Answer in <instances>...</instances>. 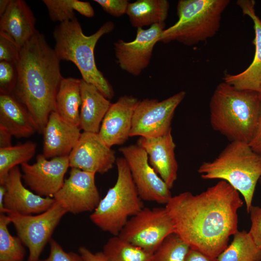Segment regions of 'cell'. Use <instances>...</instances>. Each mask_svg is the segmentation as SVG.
Returning a JSON list of instances; mask_svg holds the SVG:
<instances>
[{"mask_svg":"<svg viewBox=\"0 0 261 261\" xmlns=\"http://www.w3.org/2000/svg\"><path fill=\"white\" fill-rule=\"evenodd\" d=\"M243 204L239 192L220 180L199 194L172 196L165 207L176 234L191 248L217 258L238 231L237 211Z\"/></svg>","mask_w":261,"mask_h":261,"instance_id":"1","label":"cell"},{"mask_svg":"<svg viewBox=\"0 0 261 261\" xmlns=\"http://www.w3.org/2000/svg\"><path fill=\"white\" fill-rule=\"evenodd\" d=\"M18 76L12 93L32 116L43 132L55 111L57 93L63 79L60 60L44 34L37 31L21 48L16 63Z\"/></svg>","mask_w":261,"mask_h":261,"instance_id":"2","label":"cell"},{"mask_svg":"<svg viewBox=\"0 0 261 261\" xmlns=\"http://www.w3.org/2000/svg\"><path fill=\"white\" fill-rule=\"evenodd\" d=\"M260 104V92L239 90L221 83L209 103L211 126L230 142L249 144L256 127Z\"/></svg>","mask_w":261,"mask_h":261,"instance_id":"3","label":"cell"},{"mask_svg":"<svg viewBox=\"0 0 261 261\" xmlns=\"http://www.w3.org/2000/svg\"><path fill=\"white\" fill-rule=\"evenodd\" d=\"M114 23L108 21L89 36L85 35L76 17L59 23L54 30L55 52L59 60L70 61L78 69L85 82L93 85L109 100L115 95L112 86L98 69L94 56L97 43L112 31Z\"/></svg>","mask_w":261,"mask_h":261,"instance_id":"4","label":"cell"},{"mask_svg":"<svg viewBox=\"0 0 261 261\" xmlns=\"http://www.w3.org/2000/svg\"><path fill=\"white\" fill-rule=\"evenodd\" d=\"M198 172L203 179H218L228 183L242 195L249 213L261 177V155L248 144L230 142L215 159L203 162Z\"/></svg>","mask_w":261,"mask_h":261,"instance_id":"5","label":"cell"},{"mask_svg":"<svg viewBox=\"0 0 261 261\" xmlns=\"http://www.w3.org/2000/svg\"><path fill=\"white\" fill-rule=\"evenodd\" d=\"M229 0H180L177 21L164 29L159 42L177 41L191 46L213 37L219 30L221 15Z\"/></svg>","mask_w":261,"mask_h":261,"instance_id":"6","label":"cell"},{"mask_svg":"<svg viewBox=\"0 0 261 261\" xmlns=\"http://www.w3.org/2000/svg\"><path fill=\"white\" fill-rule=\"evenodd\" d=\"M117 177L90 215V220L102 231L118 236L129 219L144 207L123 157L116 159Z\"/></svg>","mask_w":261,"mask_h":261,"instance_id":"7","label":"cell"},{"mask_svg":"<svg viewBox=\"0 0 261 261\" xmlns=\"http://www.w3.org/2000/svg\"><path fill=\"white\" fill-rule=\"evenodd\" d=\"M174 233V225L165 207H144L129 219L118 236L153 253Z\"/></svg>","mask_w":261,"mask_h":261,"instance_id":"8","label":"cell"},{"mask_svg":"<svg viewBox=\"0 0 261 261\" xmlns=\"http://www.w3.org/2000/svg\"><path fill=\"white\" fill-rule=\"evenodd\" d=\"M67 211L58 203L36 215H24L10 212V218L17 236L29 249L27 261H39L46 245Z\"/></svg>","mask_w":261,"mask_h":261,"instance_id":"9","label":"cell"},{"mask_svg":"<svg viewBox=\"0 0 261 261\" xmlns=\"http://www.w3.org/2000/svg\"><path fill=\"white\" fill-rule=\"evenodd\" d=\"M185 96V91H181L161 101L139 100L133 113L130 137L154 138L166 133L171 130L175 110Z\"/></svg>","mask_w":261,"mask_h":261,"instance_id":"10","label":"cell"},{"mask_svg":"<svg viewBox=\"0 0 261 261\" xmlns=\"http://www.w3.org/2000/svg\"><path fill=\"white\" fill-rule=\"evenodd\" d=\"M119 150L128 165L141 199L166 205L172 197L171 189L150 165L144 149L136 144Z\"/></svg>","mask_w":261,"mask_h":261,"instance_id":"11","label":"cell"},{"mask_svg":"<svg viewBox=\"0 0 261 261\" xmlns=\"http://www.w3.org/2000/svg\"><path fill=\"white\" fill-rule=\"evenodd\" d=\"M95 173L72 168L69 177L53 198L68 212H92L101 199L95 183Z\"/></svg>","mask_w":261,"mask_h":261,"instance_id":"12","label":"cell"},{"mask_svg":"<svg viewBox=\"0 0 261 261\" xmlns=\"http://www.w3.org/2000/svg\"><path fill=\"white\" fill-rule=\"evenodd\" d=\"M164 27L155 24L145 29L139 28L133 41L128 42L120 39L115 42V54L120 68L138 76L148 66L154 46L159 42Z\"/></svg>","mask_w":261,"mask_h":261,"instance_id":"13","label":"cell"},{"mask_svg":"<svg viewBox=\"0 0 261 261\" xmlns=\"http://www.w3.org/2000/svg\"><path fill=\"white\" fill-rule=\"evenodd\" d=\"M22 179L35 194L53 198L64 182L65 174L70 167L68 156L57 157L48 160L39 154L36 161L21 165Z\"/></svg>","mask_w":261,"mask_h":261,"instance_id":"14","label":"cell"},{"mask_svg":"<svg viewBox=\"0 0 261 261\" xmlns=\"http://www.w3.org/2000/svg\"><path fill=\"white\" fill-rule=\"evenodd\" d=\"M69 166L95 174H104L113 167L115 152L98 133L84 131L68 156Z\"/></svg>","mask_w":261,"mask_h":261,"instance_id":"15","label":"cell"},{"mask_svg":"<svg viewBox=\"0 0 261 261\" xmlns=\"http://www.w3.org/2000/svg\"><path fill=\"white\" fill-rule=\"evenodd\" d=\"M3 184L5 188L4 206L7 213L38 214L47 210L55 202L53 198L42 197L26 188L18 166L10 170Z\"/></svg>","mask_w":261,"mask_h":261,"instance_id":"16","label":"cell"},{"mask_svg":"<svg viewBox=\"0 0 261 261\" xmlns=\"http://www.w3.org/2000/svg\"><path fill=\"white\" fill-rule=\"evenodd\" d=\"M139 101L132 95H125L111 103L98 133L109 147L123 144L130 137L133 115Z\"/></svg>","mask_w":261,"mask_h":261,"instance_id":"17","label":"cell"},{"mask_svg":"<svg viewBox=\"0 0 261 261\" xmlns=\"http://www.w3.org/2000/svg\"><path fill=\"white\" fill-rule=\"evenodd\" d=\"M137 144L147 153L149 162L155 171L172 188L177 177L178 163L171 130L158 137H140Z\"/></svg>","mask_w":261,"mask_h":261,"instance_id":"18","label":"cell"},{"mask_svg":"<svg viewBox=\"0 0 261 261\" xmlns=\"http://www.w3.org/2000/svg\"><path fill=\"white\" fill-rule=\"evenodd\" d=\"M237 4L243 14L248 16L253 21L255 37L252 43L255 45L254 58L250 65L244 71L236 74H225L224 82L239 90L261 92V20L255 10L253 0H238Z\"/></svg>","mask_w":261,"mask_h":261,"instance_id":"19","label":"cell"},{"mask_svg":"<svg viewBox=\"0 0 261 261\" xmlns=\"http://www.w3.org/2000/svg\"><path fill=\"white\" fill-rule=\"evenodd\" d=\"M80 128L63 119L55 111L43 130V155L47 159L69 156L81 135Z\"/></svg>","mask_w":261,"mask_h":261,"instance_id":"20","label":"cell"},{"mask_svg":"<svg viewBox=\"0 0 261 261\" xmlns=\"http://www.w3.org/2000/svg\"><path fill=\"white\" fill-rule=\"evenodd\" d=\"M32 11L23 0H11L0 16V31L9 35L21 48L37 30Z\"/></svg>","mask_w":261,"mask_h":261,"instance_id":"21","label":"cell"},{"mask_svg":"<svg viewBox=\"0 0 261 261\" xmlns=\"http://www.w3.org/2000/svg\"><path fill=\"white\" fill-rule=\"evenodd\" d=\"M0 128L16 138H27L38 131L29 111L12 94L0 95Z\"/></svg>","mask_w":261,"mask_h":261,"instance_id":"22","label":"cell"},{"mask_svg":"<svg viewBox=\"0 0 261 261\" xmlns=\"http://www.w3.org/2000/svg\"><path fill=\"white\" fill-rule=\"evenodd\" d=\"M80 88L79 127L84 131L98 133L111 103L96 87L82 79Z\"/></svg>","mask_w":261,"mask_h":261,"instance_id":"23","label":"cell"},{"mask_svg":"<svg viewBox=\"0 0 261 261\" xmlns=\"http://www.w3.org/2000/svg\"><path fill=\"white\" fill-rule=\"evenodd\" d=\"M81 79L63 78L55 101V111L64 120L79 127L82 104Z\"/></svg>","mask_w":261,"mask_h":261,"instance_id":"24","label":"cell"},{"mask_svg":"<svg viewBox=\"0 0 261 261\" xmlns=\"http://www.w3.org/2000/svg\"><path fill=\"white\" fill-rule=\"evenodd\" d=\"M169 7L166 0H137L129 3L126 14L137 29L155 24L165 26Z\"/></svg>","mask_w":261,"mask_h":261,"instance_id":"25","label":"cell"},{"mask_svg":"<svg viewBox=\"0 0 261 261\" xmlns=\"http://www.w3.org/2000/svg\"><path fill=\"white\" fill-rule=\"evenodd\" d=\"M218 261H261V250L248 232L238 231L230 245L218 257Z\"/></svg>","mask_w":261,"mask_h":261,"instance_id":"26","label":"cell"},{"mask_svg":"<svg viewBox=\"0 0 261 261\" xmlns=\"http://www.w3.org/2000/svg\"><path fill=\"white\" fill-rule=\"evenodd\" d=\"M48 12L49 16L53 22L60 23L73 19L74 11L87 17L94 15V9L88 2L78 0H43Z\"/></svg>","mask_w":261,"mask_h":261,"instance_id":"27","label":"cell"},{"mask_svg":"<svg viewBox=\"0 0 261 261\" xmlns=\"http://www.w3.org/2000/svg\"><path fill=\"white\" fill-rule=\"evenodd\" d=\"M36 144L31 141L0 148V184H3L9 172L18 164L28 163L34 156Z\"/></svg>","mask_w":261,"mask_h":261,"instance_id":"28","label":"cell"},{"mask_svg":"<svg viewBox=\"0 0 261 261\" xmlns=\"http://www.w3.org/2000/svg\"><path fill=\"white\" fill-rule=\"evenodd\" d=\"M102 252L109 261H152L153 255L118 236H113L107 240Z\"/></svg>","mask_w":261,"mask_h":261,"instance_id":"29","label":"cell"},{"mask_svg":"<svg viewBox=\"0 0 261 261\" xmlns=\"http://www.w3.org/2000/svg\"><path fill=\"white\" fill-rule=\"evenodd\" d=\"M11 223L9 217L0 215V261H23L26 251L18 236L12 235L8 226Z\"/></svg>","mask_w":261,"mask_h":261,"instance_id":"30","label":"cell"},{"mask_svg":"<svg viewBox=\"0 0 261 261\" xmlns=\"http://www.w3.org/2000/svg\"><path fill=\"white\" fill-rule=\"evenodd\" d=\"M189 246L175 233L169 235L153 253L152 261H185Z\"/></svg>","mask_w":261,"mask_h":261,"instance_id":"31","label":"cell"},{"mask_svg":"<svg viewBox=\"0 0 261 261\" xmlns=\"http://www.w3.org/2000/svg\"><path fill=\"white\" fill-rule=\"evenodd\" d=\"M18 73L16 64L6 61H0V94H12L15 87Z\"/></svg>","mask_w":261,"mask_h":261,"instance_id":"32","label":"cell"},{"mask_svg":"<svg viewBox=\"0 0 261 261\" xmlns=\"http://www.w3.org/2000/svg\"><path fill=\"white\" fill-rule=\"evenodd\" d=\"M21 47L7 34L0 31V61H6L16 64Z\"/></svg>","mask_w":261,"mask_h":261,"instance_id":"33","label":"cell"},{"mask_svg":"<svg viewBox=\"0 0 261 261\" xmlns=\"http://www.w3.org/2000/svg\"><path fill=\"white\" fill-rule=\"evenodd\" d=\"M49 243L50 249L49 256L39 261H83L79 254L66 252L55 240L51 239Z\"/></svg>","mask_w":261,"mask_h":261,"instance_id":"34","label":"cell"},{"mask_svg":"<svg viewBox=\"0 0 261 261\" xmlns=\"http://www.w3.org/2000/svg\"><path fill=\"white\" fill-rule=\"evenodd\" d=\"M249 213L251 227L248 233L256 246L261 250V207L252 205Z\"/></svg>","mask_w":261,"mask_h":261,"instance_id":"35","label":"cell"},{"mask_svg":"<svg viewBox=\"0 0 261 261\" xmlns=\"http://www.w3.org/2000/svg\"><path fill=\"white\" fill-rule=\"evenodd\" d=\"M103 10L115 17L126 14L129 2L127 0H94Z\"/></svg>","mask_w":261,"mask_h":261,"instance_id":"36","label":"cell"},{"mask_svg":"<svg viewBox=\"0 0 261 261\" xmlns=\"http://www.w3.org/2000/svg\"><path fill=\"white\" fill-rule=\"evenodd\" d=\"M260 96L261 104L259 115L254 133L249 145L253 151L261 155V92Z\"/></svg>","mask_w":261,"mask_h":261,"instance_id":"37","label":"cell"},{"mask_svg":"<svg viewBox=\"0 0 261 261\" xmlns=\"http://www.w3.org/2000/svg\"><path fill=\"white\" fill-rule=\"evenodd\" d=\"M78 252L83 261H109L102 251L94 253L85 246H80Z\"/></svg>","mask_w":261,"mask_h":261,"instance_id":"38","label":"cell"},{"mask_svg":"<svg viewBox=\"0 0 261 261\" xmlns=\"http://www.w3.org/2000/svg\"><path fill=\"white\" fill-rule=\"evenodd\" d=\"M185 261H218V258H212L199 251L190 248Z\"/></svg>","mask_w":261,"mask_h":261,"instance_id":"39","label":"cell"},{"mask_svg":"<svg viewBox=\"0 0 261 261\" xmlns=\"http://www.w3.org/2000/svg\"><path fill=\"white\" fill-rule=\"evenodd\" d=\"M12 135L6 130L0 128V148L12 146Z\"/></svg>","mask_w":261,"mask_h":261,"instance_id":"40","label":"cell"},{"mask_svg":"<svg viewBox=\"0 0 261 261\" xmlns=\"http://www.w3.org/2000/svg\"><path fill=\"white\" fill-rule=\"evenodd\" d=\"M5 188L3 184H0V214H7V211L4 206V198Z\"/></svg>","mask_w":261,"mask_h":261,"instance_id":"41","label":"cell"},{"mask_svg":"<svg viewBox=\"0 0 261 261\" xmlns=\"http://www.w3.org/2000/svg\"><path fill=\"white\" fill-rule=\"evenodd\" d=\"M11 0H0V16H1L6 10Z\"/></svg>","mask_w":261,"mask_h":261,"instance_id":"42","label":"cell"},{"mask_svg":"<svg viewBox=\"0 0 261 261\" xmlns=\"http://www.w3.org/2000/svg\"><path fill=\"white\" fill-rule=\"evenodd\" d=\"M259 183H260V185L261 186V178H260V179L259 180Z\"/></svg>","mask_w":261,"mask_h":261,"instance_id":"43","label":"cell"}]
</instances>
